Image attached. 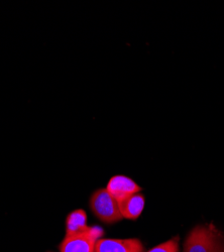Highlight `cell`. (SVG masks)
I'll use <instances>...</instances> for the list:
<instances>
[{"instance_id": "6da1fadb", "label": "cell", "mask_w": 224, "mask_h": 252, "mask_svg": "<svg viewBox=\"0 0 224 252\" xmlns=\"http://www.w3.org/2000/svg\"><path fill=\"white\" fill-rule=\"evenodd\" d=\"M183 252H224V236L213 225H198L188 234Z\"/></svg>"}, {"instance_id": "7a4b0ae2", "label": "cell", "mask_w": 224, "mask_h": 252, "mask_svg": "<svg viewBox=\"0 0 224 252\" xmlns=\"http://www.w3.org/2000/svg\"><path fill=\"white\" fill-rule=\"evenodd\" d=\"M104 230L99 226H88L80 232L65 235L59 245L60 252H94L98 239L102 238Z\"/></svg>"}, {"instance_id": "3957f363", "label": "cell", "mask_w": 224, "mask_h": 252, "mask_svg": "<svg viewBox=\"0 0 224 252\" xmlns=\"http://www.w3.org/2000/svg\"><path fill=\"white\" fill-rule=\"evenodd\" d=\"M93 214L106 224H114L124 219L117 201L108 193L106 189L95 191L89 201Z\"/></svg>"}, {"instance_id": "277c9868", "label": "cell", "mask_w": 224, "mask_h": 252, "mask_svg": "<svg viewBox=\"0 0 224 252\" xmlns=\"http://www.w3.org/2000/svg\"><path fill=\"white\" fill-rule=\"evenodd\" d=\"M94 252H145V248L137 238L115 239L102 237L96 242Z\"/></svg>"}, {"instance_id": "5b68a950", "label": "cell", "mask_w": 224, "mask_h": 252, "mask_svg": "<svg viewBox=\"0 0 224 252\" xmlns=\"http://www.w3.org/2000/svg\"><path fill=\"white\" fill-rule=\"evenodd\" d=\"M106 190L117 201V203H119L134 194L139 193L141 188L130 178L125 176H114L109 180Z\"/></svg>"}, {"instance_id": "8992f818", "label": "cell", "mask_w": 224, "mask_h": 252, "mask_svg": "<svg viewBox=\"0 0 224 252\" xmlns=\"http://www.w3.org/2000/svg\"><path fill=\"white\" fill-rule=\"evenodd\" d=\"M146 199L141 194H134L118 203L122 217L129 220H136L144 211Z\"/></svg>"}, {"instance_id": "52a82bcc", "label": "cell", "mask_w": 224, "mask_h": 252, "mask_svg": "<svg viewBox=\"0 0 224 252\" xmlns=\"http://www.w3.org/2000/svg\"><path fill=\"white\" fill-rule=\"evenodd\" d=\"M87 227V214L82 209L75 210L66 218V235L80 232Z\"/></svg>"}, {"instance_id": "ba28073f", "label": "cell", "mask_w": 224, "mask_h": 252, "mask_svg": "<svg viewBox=\"0 0 224 252\" xmlns=\"http://www.w3.org/2000/svg\"><path fill=\"white\" fill-rule=\"evenodd\" d=\"M180 238L179 236H175L172 239L157 245L156 247L150 249L147 252H179L180 250Z\"/></svg>"}]
</instances>
